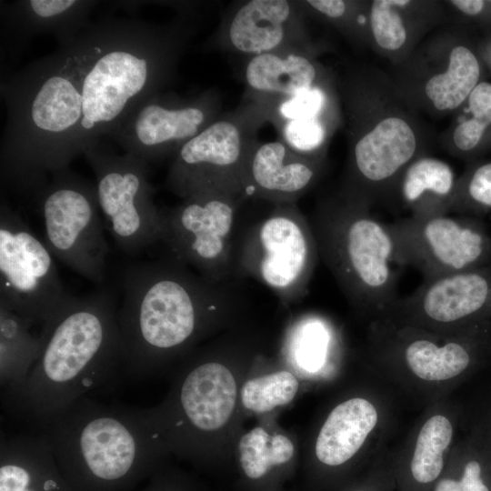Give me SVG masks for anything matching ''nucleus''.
<instances>
[{
	"label": "nucleus",
	"instance_id": "f704fd0d",
	"mask_svg": "<svg viewBox=\"0 0 491 491\" xmlns=\"http://www.w3.org/2000/svg\"><path fill=\"white\" fill-rule=\"evenodd\" d=\"M328 342L324 324L315 317L301 321L294 330L292 350L297 364L306 369H315L325 358Z\"/></svg>",
	"mask_w": 491,
	"mask_h": 491
},
{
	"label": "nucleus",
	"instance_id": "4468645a",
	"mask_svg": "<svg viewBox=\"0 0 491 491\" xmlns=\"http://www.w3.org/2000/svg\"><path fill=\"white\" fill-rule=\"evenodd\" d=\"M53 255L6 200L0 204V303L41 327L72 298Z\"/></svg>",
	"mask_w": 491,
	"mask_h": 491
},
{
	"label": "nucleus",
	"instance_id": "c756f323",
	"mask_svg": "<svg viewBox=\"0 0 491 491\" xmlns=\"http://www.w3.org/2000/svg\"><path fill=\"white\" fill-rule=\"evenodd\" d=\"M432 491H491V466L465 433Z\"/></svg>",
	"mask_w": 491,
	"mask_h": 491
},
{
	"label": "nucleus",
	"instance_id": "393cba45",
	"mask_svg": "<svg viewBox=\"0 0 491 491\" xmlns=\"http://www.w3.org/2000/svg\"><path fill=\"white\" fill-rule=\"evenodd\" d=\"M367 40L397 65L436 19V5L409 0H375L366 3Z\"/></svg>",
	"mask_w": 491,
	"mask_h": 491
},
{
	"label": "nucleus",
	"instance_id": "72a5a7b5",
	"mask_svg": "<svg viewBox=\"0 0 491 491\" xmlns=\"http://www.w3.org/2000/svg\"><path fill=\"white\" fill-rule=\"evenodd\" d=\"M462 406V431L491 466V384L478 390Z\"/></svg>",
	"mask_w": 491,
	"mask_h": 491
},
{
	"label": "nucleus",
	"instance_id": "dca6fc26",
	"mask_svg": "<svg viewBox=\"0 0 491 491\" xmlns=\"http://www.w3.org/2000/svg\"><path fill=\"white\" fill-rule=\"evenodd\" d=\"M389 225L404 266L424 280L491 264V235L477 217L408 215Z\"/></svg>",
	"mask_w": 491,
	"mask_h": 491
},
{
	"label": "nucleus",
	"instance_id": "423d86ee",
	"mask_svg": "<svg viewBox=\"0 0 491 491\" xmlns=\"http://www.w3.org/2000/svg\"><path fill=\"white\" fill-rule=\"evenodd\" d=\"M31 427L68 474L105 484L149 467L167 448L145 409L104 404L87 396Z\"/></svg>",
	"mask_w": 491,
	"mask_h": 491
},
{
	"label": "nucleus",
	"instance_id": "c9c22d12",
	"mask_svg": "<svg viewBox=\"0 0 491 491\" xmlns=\"http://www.w3.org/2000/svg\"><path fill=\"white\" fill-rule=\"evenodd\" d=\"M306 15L323 19L352 36L361 2L346 0L300 1Z\"/></svg>",
	"mask_w": 491,
	"mask_h": 491
},
{
	"label": "nucleus",
	"instance_id": "6e6552de",
	"mask_svg": "<svg viewBox=\"0 0 491 491\" xmlns=\"http://www.w3.org/2000/svg\"><path fill=\"white\" fill-rule=\"evenodd\" d=\"M368 348L379 376L426 405L491 363V336H446L387 317L372 319Z\"/></svg>",
	"mask_w": 491,
	"mask_h": 491
},
{
	"label": "nucleus",
	"instance_id": "4be33fe9",
	"mask_svg": "<svg viewBox=\"0 0 491 491\" xmlns=\"http://www.w3.org/2000/svg\"><path fill=\"white\" fill-rule=\"evenodd\" d=\"M326 157L301 155L283 141L253 144L244 163L241 185L247 199L296 204L323 176Z\"/></svg>",
	"mask_w": 491,
	"mask_h": 491
},
{
	"label": "nucleus",
	"instance_id": "473e14b6",
	"mask_svg": "<svg viewBox=\"0 0 491 491\" xmlns=\"http://www.w3.org/2000/svg\"><path fill=\"white\" fill-rule=\"evenodd\" d=\"M491 212V162L474 165L457 178L450 213L475 216Z\"/></svg>",
	"mask_w": 491,
	"mask_h": 491
},
{
	"label": "nucleus",
	"instance_id": "20e7f679",
	"mask_svg": "<svg viewBox=\"0 0 491 491\" xmlns=\"http://www.w3.org/2000/svg\"><path fill=\"white\" fill-rule=\"evenodd\" d=\"M118 306L102 286L75 296L40 330L42 352L24 385L4 409L30 426L123 375Z\"/></svg>",
	"mask_w": 491,
	"mask_h": 491
},
{
	"label": "nucleus",
	"instance_id": "aec40b11",
	"mask_svg": "<svg viewBox=\"0 0 491 491\" xmlns=\"http://www.w3.org/2000/svg\"><path fill=\"white\" fill-rule=\"evenodd\" d=\"M300 1L238 2L225 15L210 45L247 57L300 48L320 53L311 40Z\"/></svg>",
	"mask_w": 491,
	"mask_h": 491
},
{
	"label": "nucleus",
	"instance_id": "a878e982",
	"mask_svg": "<svg viewBox=\"0 0 491 491\" xmlns=\"http://www.w3.org/2000/svg\"><path fill=\"white\" fill-rule=\"evenodd\" d=\"M457 178L445 161L425 155L415 159L401 175L392 198L411 216L450 214Z\"/></svg>",
	"mask_w": 491,
	"mask_h": 491
},
{
	"label": "nucleus",
	"instance_id": "39448f33",
	"mask_svg": "<svg viewBox=\"0 0 491 491\" xmlns=\"http://www.w3.org/2000/svg\"><path fill=\"white\" fill-rule=\"evenodd\" d=\"M347 157L339 189L373 205L392 198L405 169L427 155L428 132L392 79L356 66L336 77Z\"/></svg>",
	"mask_w": 491,
	"mask_h": 491
},
{
	"label": "nucleus",
	"instance_id": "f8f14e48",
	"mask_svg": "<svg viewBox=\"0 0 491 491\" xmlns=\"http://www.w3.org/2000/svg\"><path fill=\"white\" fill-rule=\"evenodd\" d=\"M242 194L195 193L172 208H161L165 253L214 283L236 280L234 244Z\"/></svg>",
	"mask_w": 491,
	"mask_h": 491
},
{
	"label": "nucleus",
	"instance_id": "5701e85b",
	"mask_svg": "<svg viewBox=\"0 0 491 491\" xmlns=\"http://www.w3.org/2000/svg\"><path fill=\"white\" fill-rule=\"evenodd\" d=\"M91 0H20L1 4V50L14 55L39 35L68 46L90 24Z\"/></svg>",
	"mask_w": 491,
	"mask_h": 491
},
{
	"label": "nucleus",
	"instance_id": "9b49d317",
	"mask_svg": "<svg viewBox=\"0 0 491 491\" xmlns=\"http://www.w3.org/2000/svg\"><path fill=\"white\" fill-rule=\"evenodd\" d=\"M32 203L44 219L45 245L52 255L103 286L109 247L95 185L68 167L54 174Z\"/></svg>",
	"mask_w": 491,
	"mask_h": 491
},
{
	"label": "nucleus",
	"instance_id": "bb28decb",
	"mask_svg": "<svg viewBox=\"0 0 491 491\" xmlns=\"http://www.w3.org/2000/svg\"><path fill=\"white\" fill-rule=\"evenodd\" d=\"M29 325L0 303V384L3 407L20 390L37 361L44 338L32 333Z\"/></svg>",
	"mask_w": 491,
	"mask_h": 491
},
{
	"label": "nucleus",
	"instance_id": "b1692460",
	"mask_svg": "<svg viewBox=\"0 0 491 491\" xmlns=\"http://www.w3.org/2000/svg\"><path fill=\"white\" fill-rule=\"evenodd\" d=\"M318 55L290 48L247 57L243 69L244 99L270 105L336 78L318 61Z\"/></svg>",
	"mask_w": 491,
	"mask_h": 491
},
{
	"label": "nucleus",
	"instance_id": "7c9ffc66",
	"mask_svg": "<svg viewBox=\"0 0 491 491\" xmlns=\"http://www.w3.org/2000/svg\"><path fill=\"white\" fill-rule=\"evenodd\" d=\"M238 453L244 473L249 478L257 479L273 466L290 461L295 446L283 434L270 435L262 427H255L241 437Z\"/></svg>",
	"mask_w": 491,
	"mask_h": 491
},
{
	"label": "nucleus",
	"instance_id": "ddd939ff",
	"mask_svg": "<svg viewBox=\"0 0 491 491\" xmlns=\"http://www.w3.org/2000/svg\"><path fill=\"white\" fill-rule=\"evenodd\" d=\"M83 155L95 173L99 208L118 249L135 256L160 242L161 209L154 203L148 163L119 155L101 141Z\"/></svg>",
	"mask_w": 491,
	"mask_h": 491
},
{
	"label": "nucleus",
	"instance_id": "6ab92c4d",
	"mask_svg": "<svg viewBox=\"0 0 491 491\" xmlns=\"http://www.w3.org/2000/svg\"><path fill=\"white\" fill-rule=\"evenodd\" d=\"M380 386L366 387L336 403L321 423L314 443L317 462L329 468L365 454L376 456L393 416L392 401Z\"/></svg>",
	"mask_w": 491,
	"mask_h": 491
},
{
	"label": "nucleus",
	"instance_id": "cd10ccee",
	"mask_svg": "<svg viewBox=\"0 0 491 491\" xmlns=\"http://www.w3.org/2000/svg\"><path fill=\"white\" fill-rule=\"evenodd\" d=\"M45 441L35 433L1 436L0 491H61L55 465L38 486L35 476Z\"/></svg>",
	"mask_w": 491,
	"mask_h": 491
},
{
	"label": "nucleus",
	"instance_id": "f3484780",
	"mask_svg": "<svg viewBox=\"0 0 491 491\" xmlns=\"http://www.w3.org/2000/svg\"><path fill=\"white\" fill-rule=\"evenodd\" d=\"M222 114L215 88L191 95L161 91L138 105L109 136L125 153L149 164L174 155Z\"/></svg>",
	"mask_w": 491,
	"mask_h": 491
},
{
	"label": "nucleus",
	"instance_id": "f03ea898",
	"mask_svg": "<svg viewBox=\"0 0 491 491\" xmlns=\"http://www.w3.org/2000/svg\"><path fill=\"white\" fill-rule=\"evenodd\" d=\"M117 319L123 376L142 381L243 303L241 281L211 282L165 253L126 264Z\"/></svg>",
	"mask_w": 491,
	"mask_h": 491
},
{
	"label": "nucleus",
	"instance_id": "7ed1b4c3",
	"mask_svg": "<svg viewBox=\"0 0 491 491\" xmlns=\"http://www.w3.org/2000/svg\"><path fill=\"white\" fill-rule=\"evenodd\" d=\"M6 109L0 146L1 182L31 201L80 154L81 89L67 47L1 82Z\"/></svg>",
	"mask_w": 491,
	"mask_h": 491
},
{
	"label": "nucleus",
	"instance_id": "1a4fd4ad",
	"mask_svg": "<svg viewBox=\"0 0 491 491\" xmlns=\"http://www.w3.org/2000/svg\"><path fill=\"white\" fill-rule=\"evenodd\" d=\"M247 225L234 244L235 276L253 278L280 301L295 303L307 294L319 257L310 221L296 204H270Z\"/></svg>",
	"mask_w": 491,
	"mask_h": 491
},
{
	"label": "nucleus",
	"instance_id": "e433bc0d",
	"mask_svg": "<svg viewBox=\"0 0 491 491\" xmlns=\"http://www.w3.org/2000/svg\"><path fill=\"white\" fill-rule=\"evenodd\" d=\"M448 3L461 14L474 17L484 11L488 2L482 0H452Z\"/></svg>",
	"mask_w": 491,
	"mask_h": 491
},
{
	"label": "nucleus",
	"instance_id": "412c9836",
	"mask_svg": "<svg viewBox=\"0 0 491 491\" xmlns=\"http://www.w3.org/2000/svg\"><path fill=\"white\" fill-rule=\"evenodd\" d=\"M462 431L461 402L448 396L426 405L393 454L396 491H432Z\"/></svg>",
	"mask_w": 491,
	"mask_h": 491
},
{
	"label": "nucleus",
	"instance_id": "a211bd4d",
	"mask_svg": "<svg viewBox=\"0 0 491 491\" xmlns=\"http://www.w3.org/2000/svg\"><path fill=\"white\" fill-rule=\"evenodd\" d=\"M397 65L393 82L402 97L416 112L433 116L458 110L481 75L475 52L451 33L434 37Z\"/></svg>",
	"mask_w": 491,
	"mask_h": 491
},
{
	"label": "nucleus",
	"instance_id": "f257e3e1",
	"mask_svg": "<svg viewBox=\"0 0 491 491\" xmlns=\"http://www.w3.org/2000/svg\"><path fill=\"white\" fill-rule=\"evenodd\" d=\"M185 14L155 24L105 17L90 23L68 45L79 82L80 154L98 144L175 75L195 33Z\"/></svg>",
	"mask_w": 491,
	"mask_h": 491
},
{
	"label": "nucleus",
	"instance_id": "2f4dec72",
	"mask_svg": "<svg viewBox=\"0 0 491 491\" xmlns=\"http://www.w3.org/2000/svg\"><path fill=\"white\" fill-rule=\"evenodd\" d=\"M298 388L294 374L279 370L247 380L241 388L240 397L247 410L264 413L291 402Z\"/></svg>",
	"mask_w": 491,
	"mask_h": 491
},
{
	"label": "nucleus",
	"instance_id": "0eeeda50",
	"mask_svg": "<svg viewBox=\"0 0 491 491\" xmlns=\"http://www.w3.org/2000/svg\"><path fill=\"white\" fill-rule=\"evenodd\" d=\"M371 205L340 189L320 198L310 224L319 257L349 303L372 319L386 314L399 298L404 266L389 224Z\"/></svg>",
	"mask_w": 491,
	"mask_h": 491
},
{
	"label": "nucleus",
	"instance_id": "9d476101",
	"mask_svg": "<svg viewBox=\"0 0 491 491\" xmlns=\"http://www.w3.org/2000/svg\"><path fill=\"white\" fill-rule=\"evenodd\" d=\"M267 122L268 110L265 105L244 99L176 151L168 168L165 187L181 199L208 190L244 195V163L257 140L259 129Z\"/></svg>",
	"mask_w": 491,
	"mask_h": 491
},
{
	"label": "nucleus",
	"instance_id": "2eb2a0df",
	"mask_svg": "<svg viewBox=\"0 0 491 491\" xmlns=\"http://www.w3.org/2000/svg\"><path fill=\"white\" fill-rule=\"evenodd\" d=\"M380 317L446 336H491V264L424 280Z\"/></svg>",
	"mask_w": 491,
	"mask_h": 491
},
{
	"label": "nucleus",
	"instance_id": "c85d7f7f",
	"mask_svg": "<svg viewBox=\"0 0 491 491\" xmlns=\"http://www.w3.org/2000/svg\"><path fill=\"white\" fill-rule=\"evenodd\" d=\"M460 108L463 113L449 127L442 144L450 154L467 157L479 148L491 126V83L479 82Z\"/></svg>",
	"mask_w": 491,
	"mask_h": 491
}]
</instances>
